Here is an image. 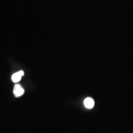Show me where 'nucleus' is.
Segmentation results:
<instances>
[{
    "instance_id": "3",
    "label": "nucleus",
    "mask_w": 133,
    "mask_h": 133,
    "mask_svg": "<svg viewBox=\"0 0 133 133\" xmlns=\"http://www.w3.org/2000/svg\"><path fill=\"white\" fill-rule=\"evenodd\" d=\"M84 105L86 108L87 109H91L94 107V101L92 98L91 97H87L84 99Z\"/></svg>"
},
{
    "instance_id": "2",
    "label": "nucleus",
    "mask_w": 133,
    "mask_h": 133,
    "mask_svg": "<svg viewBox=\"0 0 133 133\" xmlns=\"http://www.w3.org/2000/svg\"><path fill=\"white\" fill-rule=\"evenodd\" d=\"M24 75V71L21 70L19 71H17V72L15 73L14 74H13L12 75V77H11V79L13 82L15 83H18L19 81H21L22 76Z\"/></svg>"
},
{
    "instance_id": "1",
    "label": "nucleus",
    "mask_w": 133,
    "mask_h": 133,
    "mask_svg": "<svg viewBox=\"0 0 133 133\" xmlns=\"http://www.w3.org/2000/svg\"><path fill=\"white\" fill-rule=\"evenodd\" d=\"M13 92H14V96H16V97H21V96H22L23 94H24V88L21 86V84H16L14 86Z\"/></svg>"
}]
</instances>
